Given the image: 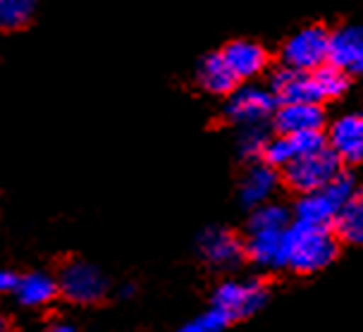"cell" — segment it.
I'll use <instances>...</instances> for the list:
<instances>
[{
    "mask_svg": "<svg viewBox=\"0 0 363 332\" xmlns=\"http://www.w3.org/2000/svg\"><path fill=\"white\" fill-rule=\"evenodd\" d=\"M330 65L342 72H356L363 62V27L345 24L330 34Z\"/></svg>",
    "mask_w": 363,
    "mask_h": 332,
    "instance_id": "14",
    "label": "cell"
},
{
    "mask_svg": "<svg viewBox=\"0 0 363 332\" xmlns=\"http://www.w3.org/2000/svg\"><path fill=\"white\" fill-rule=\"evenodd\" d=\"M199 253L213 268L232 270L246 258V244L225 227H208L199 237Z\"/></svg>",
    "mask_w": 363,
    "mask_h": 332,
    "instance_id": "8",
    "label": "cell"
},
{
    "mask_svg": "<svg viewBox=\"0 0 363 332\" xmlns=\"http://www.w3.org/2000/svg\"><path fill=\"white\" fill-rule=\"evenodd\" d=\"M328 148L340 162H361L363 160V113H347L330 125Z\"/></svg>",
    "mask_w": 363,
    "mask_h": 332,
    "instance_id": "10",
    "label": "cell"
},
{
    "mask_svg": "<svg viewBox=\"0 0 363 332\" xmlns=\"http://www.w3.org/2000/svg\"><path fill=\"white\" fill-rule=\"evenodd\" d=\"M337 256V237L333 227L291 223L284 230V268L311 275L323 270Z\"/></svg>",
    "mask_w": 363,
    "mask_h": 332,
    "instance_id": "1",
    "label": "cell"
},
{
    "mask_svg": "<svg viewBox=\"0 0 363 332\" xmlns=\"http://www.w3.org/2000/svg\"><path fill=\"white\" fill-rule=\"evenodd\" d=\"M246 256L254 260L256 265H261V268L282 270L284 268V232L249 234Z\"/></svg>",
    "mask_w": 363,
    "mask_h": 332,
    "instance_id": "17",
    "label": "cell"
},
{
    "mask_svg": "<svg viewBox=\"0 0 363 332\" xmlns=\"http://www.w3.org/2000/svg\"><path fill=\"white\" fill-rule=\"evenodd\" d=\"M196 79L208 94H216V96H230L239 84V79L232 74V70L227 67V62L223 60L220 53L206 55L203 60H201L196 70Z\"/></svg>",
    "mask_w": 363,
    "mask_h": 332,
    "instance_id": "18",
    "label": "cell"
},
{
    "mask_svg": "<svg viewBox=\"0 0 363 332\" xmlns=\"http://www.w3.org/2000/svg\"><path fill=\"white\" fill-rule=\"evenodd\" d=\"M57 294H60L57 280L50 275V272L34 270L19 277L15 299L22 306H27V309H41V306L53 301Z\"/></svg>",
    "mask_w": 363,
    "mask_h": 332,
    "instance_id": "16",
    "label": "cell"
},
{
    "mask_svg": "<svg viewBox=\"0 0 363 332\" xmlns=\"http://www.w3.org/2000/svg\"><path fill=\"white\" fill-rule=\"evenodd\" d=\"M356 72H359V74H363V62L359 65V70H356Z\"/></svg>",
    "mask_w": 363,
    "mask_h": 332,
    "instance_id": "28",
    "label": "cell"
},
{
    "mask_svg": "<svg viewBox=\"0 0 363 332\" xmlns=\"http://www.w3.org/2000/svg\"><path fill=\"white\" fill-rule=\"evenodd\" d=\"M356 194L359 192H356L354 177L342 172L340 177H335L328 187L318 189V192H311V194H303L294 206V216L299 223L330 227L335 223L337 213H340L347 201L354 199Z\"/></svg>",
    "mask_w": 363,
    "mask_h": 332,
    "instance_id": "2",
    "label": "cell"
},
{
    "mask_svg": "<svg viewBox=\"0 0 363 332\" xmlns=\"http://www.w3.org/2000/svg\"><path fill=\"white\" fill-rule=\"evenodd\" d=\"M275 110H277L275 94L268 87H258V84L237 87L227 96L225 103V117L242 127L263 125L268 117L275 115Z\"/></svg>",
    "mask_w": 363,
    "mask_h": 332,
    "instance_id": "6",
    "label": "cell"
},
{
    "mask_svg": "<svg viewBox=\"0 0 363 332\" xmlns=\"http://www.w3.org/2000/svg\"><path fill=\"white\" fill-rule=\"evenodd\" d=\"M342 175V162L340 158L330 151V148H320L315 153H308L303 158L294 160L291 165L284 167V182H287L289 189L303 194L318 192V189L328 187L335 177Z\"/></svg>",
    "mask_w": 363,
    "mask_h": 332,
    "instance_id": "4",
    "label": "cell"
},
{
    "mask_svg": "<svg viewBox=\"0 0 363 332\" xmlns=\"http://www.w3.org/2000/svg\"><path fill=\"white\" fill-rule=\"evenodd\" d=\"M0 332H12V325L5 314H0Z\"/></svg>",
    "mask_w": 363,
    "mask_h": 332,
    "instance_id": "27",
    "label": "cell"
},
{
    "mask_svg": "<svg viewBox=\"0 0 363 332\" xmlns=\"http://www.w3.org/2000/svg\"><path fill=\"white\" fill-rule=\"evenodd\" d=\"M60 294L72 304H96L108 294V280L86 260H69L57 275Z\"/></svg>",
    "mask_w": 363,
    "mask_h": 332,
    "instance_id": "7",
    "label": "cell"
},
{
    "mask_svg": "<svg viewBox=\"0 0 363 332\" xmlns=\"http://www.w3.org/2000/svg\"><path fill=\"white\" fill-rule=\"evenodd\" d=\"M48 332H77V330H74V325H72V323H67V321H55V323H50Z\"/></svg>",
    "mask_w": 363,
    "mask_h": 332,
    "instance_id": "26",
    "label": "cell"
},
{
    "mask_svg": "<svg viewBox=\"0 0 363 332\" xmlns=\"http://www.w3.org/2000/svg\"><path fill=\"white\" fill-rule=\"evenodd\" d=\"M333 232L337 242L363 246V194H356L354 199H349L345 208L337 213Z\"/></svg>",
    "mask_w": 363,
    "mask_h": 332,
    "instance_id": "19",
    "label": "cell"
},
{
    "mask_svg": "<svg viewBox=\"0 0 363 332\" xmlns=\"http://www.w3.org/2000/svg\"><path fill=\"white\" fill-rule=\"evenodd\" d=\"M277 134H308L323 132L325 110L318 103H282L272 115Z\"/></svg>",
    "mask_w": 363,
    "mask_h": 332,
    "instance_id": "11",
    "label": "cell"
},
{
    "mask_svg": "<svg viewBox=\"0 0 363 332\" xmlns=\"http://www.w3.org/2000/svg\"><path fill=\"white\" fill-rule=\"evenodd\" d=\"M220 55H223L227 67L232 70V74H235L239 82L254 79V77H258L268 67V50H265L261 43L246 41V38L227 43Z\"/></svg>",
    "mask_w": 363,
    "mask_h": 332,
    "instance_id": "12",
    "label": "cell"
},
{
    "mask_svg": "<svg viewBox=\"0 0 363 332\" xmlns=\"http://www.w3.org/2000/svg\"><path fill=\"white\" fill-rule=\"evenodd\" d=\"M328 146V139L323 132H308V134H277L268 141L263 162L272 167H287L294 160L303 158L308 153H315Z\"/></svg>",
    "mask_w": 363,
    "mask_h": 332,
    "instance_id": "9",
    "label": "cell"
},
{
    "mask_svg": "<svg viewBox=\"0 0 363 332\" xmlns=\"http://www.w3.org/2000/svg\"><path fill=\"white\" fill-rule=\"evenodd\" d=\"M330 60V31L311 24L294 31L282 45V65L296 72H315Z\"/></svg>",
    "mask_w": 363,
    "mask_h": 332,
    "instance_id": "3",
    "label": "cell"
},
{
    "mask_svg": "<svg viewBox=\"0 0 363 332\" xmlns=\"http://www.w3.org/2000/svg\"><path fill=\"white\" fill-rule=\"evenodd\" d=\"M265 301H268V287L261 280H227L213 294V306L230 323L258 314Z\"/></svg>",
    "mask_w": 363,
    "mask_h": 332,
    "instance_id": "5",
    "label": "cell"
},
{
    "mask_svg": "<svg viewBox=\"0 0 363 332\" xmlns=\"http://www.w3.org/2000/svg\"><path fill=\"white\" fill-rule=\"evenodd\" d=\"M230 321L220 314L216 306H211L208 311H203V314H199L196 318H191V321H186L177 332H223Z\"/></svg>",
    "mask_w": 363,
    "mask_h": 332,
    "instance_id": "24",
    "label": "cell"
},
{
    "mask_svg": "<svg viewBox=\"0 0 363 332\" xmlns=\"http://www.w3.org/2000/svg\"><path fill=\"white\" fill-rule=\"evenodd\" d=\"M277 182H280V177H277L275 167L268 165V162H254L239 182V201L251 211L263 204H270Z\"/></svg>",
    "mask_w": 363,
    "mask_h": 332,
    "instance_id": "15",
    "label": "cell"
},
{
    "mask_svg": "<svg viewBox=\"0 0 363 332\" xmlns=\"http://www.w3.org/2000/svg\"><path fill=\"white\" fill-rule=\"evenodd\" d=\"M19 272L10 270V268H0V294H12L15 297L17 284H19Z\"/></svg>",
    "mask_w": 363,
    "mask_h": 332,
    "instance_id": "25",
    "label": "cell"
},
{
    "mask_svg": "<svg viewBox=\"0 0 363 332\" xmlns=\"http://www.w3.org/2000/svg\"><path fill=\"white\" fill-rule=\"evenodd\" d=\"M291 225V213L282 204H263L251 211L249 216V234H270V232H284Z\"/></svg>",
    "mask_w": 363,
    "mask_h": 332,
    "instance_id": "20",
    "label": "cell"
},
{
    "mask_svg": "<svg viewBox=\"0 0 363 332\" xmlns=\"http://www.w3.org/2000/svg\"><path fill=\"white\" fill-rule=\"evenodd\" d=\"M313 82H315L318 99H320V103L340 99V96H345V91L349 89L347 72L337 70L335 65H330V62L325 65V67L315 70V72H313Z\"/></svg>",
    "mask_w": 363,
    "mask_h": 332,
    "instance_id": "21",
    "label": "cell"
},
{
    "mask_svg": "<svg viewBox=\"0 0 363 332\" xmlns=\"http://www.w3.org/2000/svg\"><path fill=\"white\" fill-rule=\"evenodd\" d=\"M34 15V0H0V29L12 31L29 22Z\"/></svg>",
    "mask_w": 363,
    "mask_h": 332,
    "instance_id": "22",
    "label": "cell"
},
{
    "mask_svg": "<svg viewBox=\"0 0 363 332\" xmlns=\"http://www.w3.org/2000/svg\"><path fill=\"white\" fill-rule=\"evenodd\" d=\"M270 91L275 94L277 106L282 103H318L320 106L313 72H296V70L282 67L272 74Z\"/></svg>",
    "mask_w": 363,
    "mask_h": 332,
    "instance_id": "13",
    "label": "cell"
},
{
    "mask_svg": "<svg viewBox=\"0 0 363 332\" xmlns=\"http://www.w3.org/2000/svg\"><path fill=\"white\" fill-rule=\"evenodd\" d=\"M268 132L263 129V125L258 127H242L239 134L237 148L246 160H263L265 148H268Z\"/></svg>",
    "mask_w": 363,
    "mask_h": 332,
    "instance_id": "23",
    "label": "cell"
}]
</instances>
